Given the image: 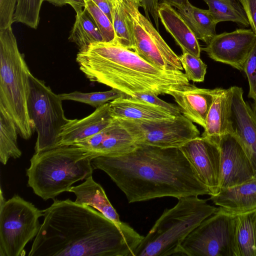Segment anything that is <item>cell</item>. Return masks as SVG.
Returning a JSON list of instances; mask_svg holds the SVG:
<instances>
[{"mask_svg":"<svg viewBox=\"0 0 256 256\" xmlns=\"http://www.w3.org/2000/svg\"><path fill=\"white\" fill-rule=\"evenodd\" d=\"M222 88H202L190 84L183 89L171 92L182 115L204 128L210 106Z\"/></svg>","mask_w":256,"mask_h":256,"instance_id":"17","label":"cell"},{"mask_svg":"<svg viewBox=\"0 0 256 256\" xmlns=\"http://www.w3.org/2000/svg\"><path fill=\"white\" fill-rule=\"evenodd\" d=\"M142 8L145 12L146 17L150 21V14L154 20L155 25L158 30L159 28V15L158 8L160 0H140Z\"/></svg>","mask_w":256,"mask_h":256,"instance_id":"37","label":"cell"},{"mask_svg":"<svg viewBox=\"0 0 256 256\" xmlns=\"http://www.w3.org/2000/svg\"><path fill=\"white\" fill-rule=\"evenodd\" d=\"M17 0H0V30L12 26Z\"/></svg>","mask_w":256,"mask_h":256,"instance_id":"35","label":"cell"},{"mask_svg":"<svg viewBox=\"0 0 256 256\" xmlns=\"http://www.w3.org/2000/svg\"><path fill=\"white\" fill-rule=\"evenodd\" d=\"M114 119L110 102H107L82 119L70 120L63 128L57 146L72 144L94 136L108 126Z\"/></svg>","mask_w":256,"mask_h":256,"instance_id":"18","label":"cell"},{"mask_svg":"<svg viewBox=\"0 0 256 256\" xmlns=\"http://www.w3.org/2000/svg\"><path fill=\"white\" fill-rule=\"evenodd\" d=\"M134 98L164 108L170 112L174 116H178L182 114L180 108L178 106L166 102L155 94L142 92L136 94Z\"/></svg>","mask_w":256,"mask_h":256,"instance_id":"36","label":"cell"},{"mask_svg":"<svg viewBox=\"0 0 256 256\" xmlns=\"http://www.w3.org/2000/svg\"><path fill=\"white\" fill-rule=\"evenodd\" d=\"M62 100L43 80L30 74L28 110L38 134L35 152L57 146L63 128L71 120L65 116Z\"/></svg>","mask_w":256,"mask_h":256,"instance_id":"8","label":"cell"},{"mask_svg":"<svg viewBox=\"0 0 256 256\" xmlns=\"http://www.w3.org/2000/svg\"><path fill=\"white\" fill-rule=\"evenodd\" d=\"M210 200L233 214L256 208V176L239 184L220 190Z\"/></svg>","mask_w":256,"mask_h":256,"instance_id":"21","label":"cell"},{"mask_svg":"<svg viewBox=\"0 0 256 256\" xmlns=\"http://www.w3.org/2000/svg\"><path fill=\"white\" fill-rule=\"evenodd\" d=\"M214 142L220 150V190L239 184L255 176L250 162L234 132L222 135Z\"/></svg>","mask_w":256,"mask_h":256,"instance_id":"14","label":"cell"},{"mask_svg":"<svg viewBox=\"0 0 256 256\" xmlns=\"http://www.w3.org/2000/svg\"><path fill=\"white\" fill-rule=\"evenodd\" d=\"M69 192L76 195L74 202L76 203L92 206L118 225L123 223L120 220L118 214L109 201L104 190L94 180L92 176L86 178L82 184L72 186Z\"/></svg>","mask_w":256,"mask_h":256,"instance_id":"23","label":"cell"},{"mask_svg":"<svg viewBox=\"0 0 256 256\" xmlns=\"http://www.w3.org/2000/svg\"><path fill=\"white\" fill-rule=\"evenodd\" d=\"M100 156L127 153L137 145L132 136L116 118L98 133L72 144Z\"/></svg>","mask_w":256,"mask_h":256,"instance_id":"16","label":"cell"},{"mask_svg":"<svg viewBox=\"0 0 256 256\" xmlns=\"http://www.w3.org/2000/svg\"><path fill=\"white\" fill-rule=\"evenodd\" d=\"M158 12L162 24L182 52L200 58L202 49L198 40L178 12L172 6L162 2L160 4Z\"/></svg>","mask_w":256,"mask_h":256,"instance_id":"20","label":"cell"},{"mask_svg":"<svg viewBox=\"0 0 256 256\" xmlns=\"http://www.w3.org/2000/svg\"><path fill=\"white\" fill-rule=\"evenodd\" d=\"M31 74L12 26L0 30V104L14 120L18 134L29 139L34 130L28 110Z\"/></svg>","mask_w":256,"mask_h":256,"instance_id":"6","label":"cell"},{"mask_svg":"<svg viewBox=\"0 0 256 256\" xmlns=\"http://www.w3.org/2000/svg\"><path fill=\"white\" fill-rule=\"evenodd\" d=\"M237 216L219 207L182 242L179 256H238Z\"/></svg>","mask_w":256,"mask_h":256,"instance_id":"7","label":"cell"},{"mask_svg":"<svg viewBox=\"0 0 256 256\" xmlns=\"http://www.w3.org/2000/svg\"><path fill=\"white\" fill-rule=\"evenodd\" d=\"M175 206L165 209L138 245L134 256H179L185 238L218 208L198 196L178 198Z\"/></svg>","mask_w":256,"mask_h":256,"instance_id":"5","label":"cell"},{"mask_svg":"<svg viewBox=\"0 0 256 256\" xmlns=\"http://www.w3.org/2000/svg\"><path fill=\"white\" fill-rule=\"evenodd\" d=\"M43 2V0H17L14 22H20L36 29L39 23Z\"/></svg>","mask_w":256,"mask_h":256,"instance_id":"31","label":"cell"},{"mask_svg":"<svg viewBox=\"0 0 256 256\" xmlns=\"http://www.w3.org/2000/svg\"><path fill=\"white\" fill-rule=\"evenodd\" d=\"M236 214L238 256H256V208Z\"/></svg>","mask_w":256,"mask_h":256,"instance_id":"26","label":"cell"},{"mask_svg":"<svg viewBox=\"0 0 256 256\" xmlns=\"http://www.w3.org/2000/svg\"><path fill=\"white\" fill-rule=\"evenodd\" d=\"M249 84L248 96L256 102V42L246 58L243 66Z\"/></svg>","mask_w":256,"mask_h":256,"instance_id":"34","label":"cell"},{"mask_svg":"<svg viewBox=\"0 0 256 256\" xmlns=\"http://www.w3.org/2000/svg\"><path fill=\"white\" fill-rule=\"evenodd\" d=\"M256 42V36L251 28H239L216 34L206 47L201 49L214 61L242 71Z\"/></svg>","mask_w":256,"mask_h":256,"instance_id":"13","label":"cell"},{"mask_svg":"<svg viewBox=\"0 0 256 256\" xmlns=\"http://www.w3.org/2000/svg\"><path fill=\"white\" fill-rule=\"evenodd\" d=\"M178 13L188 24L196 38L207 44L216 34L218 24L208 10H203L192 6L190 2Z\"/></svg>","mask_w":256,"mask_h":256,"instance_id":"24","label":"cell"},{"mask_svg":"<svg viewBox=\"0 0 256 256\" xmlns=\"http://www.w3.org/2000/svg\"><path fill=\"white\" fill-rule=\"evenodd\" d=\"M232 98L231 87L222 88L218 93L208 114L202 136L215 141L222 135L234 132Z\"/></svg>","mask_w":256,"mask_h":256,"instance_id":"19","label":"cell"},{"mask_svg":"<svg viewBox=\"0 0 256 256\" xmlns=\"http://www.w3.org/2000/svg\"><path fill=\"white\" fill-rule=\"evenodd\" d=\"M76 61L90 81L130 97L142 92L170 95L191 84L182 70L160 68L116 40L94 43L80 50Z\"/></svg>","mask_w":256,"mask_h":256,"instance_id":"3","label":"cell"},{"mask_svg":"<svg viewBox=\"0 0 256 256\" xmlns=\"http://www.w3.org/2000/svg\"><path fill=\"white\" fill-rule=\"evenodd\" d=\"M132 50L150 64L164 70H183L180 58L139 11L140 0H124Z\"/></svg>","mask_w":256,"mask_h":256,"instance_id":"10","label":"cell"},{"mask_svg":"<svg viewBox=\"0 0 256 256\" xmlns=\"http://www.w3.org/2000/svg\"><path fill=\"white\" fill-rule=\"evenodd\" d=\"M85 7L94 19L104 42L116 40V34L112 24L107 16L91 0L84 1Z\"/></svg>","mask_w":256,"mask_h":256,"instance_id":"33","label":"cell"},{"mask_svg":"<svg viewBox=\"0 0 256 256\" xmlns=\"http://www.w3.org/2000/svg\"><path fill=\"white\" fill-rule=\"evenodd\" d=\"M84 1L86 0H84ZM108 18L112 22V2L113 0H91Z\"/></svg>","mask_w":256,"mask_h":256,"instance_id":"40","label":"cell"},{"mask_svg":"<svg viewBox=\"0 0 256 256\" xmlns=\"http://www.w3.org/2000/svg\"><path fill=\"white\" fill-rule=\"evenodd\" d=\"M162 3L166 4L171 6H174L178 10L186 8L190 3L188 0H160Z\"/></svg>","mask_w":256,"mask_h":256,"instance_id":"41","label":"cell"},{"mask_svg":"<svg viewBox=\"0 0 256 256\" xmlns=\"http://www.w3.org/2000/svg\"><path fill=\"white\" fill-rule=\"evenodd\" d=\"M110 110L114 118L148 120L174 116L166 110L135 98H120L110 102Z\"/></svg>","mask_w":256,"mask_h":256,"instance_id":"22","label":"cell"},{"mask_svg":"<svg viewBox=\"0 0 256 256\" xmlns=\"http://www.w3.org/2000/svg\"><path fill=\"white\" fill-rule=\"evenodd\" d=\"M112 24L116 41L124 47L132 50V40L126 18L124 0H112Z\"/></svg>","mask_w":256,"mask_h":256,"instance_id":"29","label":"cell"},{"mask_svg":"<svg viewBox=\"0 0 256 256\" xmlns=\"http://www.w3.org/2000/svg\"><path fill=\"white\" fill-rule=\"evenodd\" d=\"M180 58L187 79L194 82H202L206 72L207 66L200 58L188 52H182Z\"/></svg>","mask_w":256,"mask_h":256,"instance_id":"32","label":"cell"},{"mask_svg":"<svg viewBox=\"0 0 256 256\" xmlns=\"http://www.w3.org/2000/svg\"><path fill=\"white\" fill-rule=\"evenodd\" d=\"M60 98L63 100H70L89 104L92 107L98 108L110 100H114L120 98L129 96L118 90L112 88L105 92H82L74 91L70 93L59 94Z\"/></svg>","mask_w":256,"mask_h":256,"instance_id":"30","label":"cell"},{"mask_svg":"<svg viewBox=\"0 0 256 256\" xmlns=\"http://www.w3.org/2000/svg\"><path fill=\"white\" fill-rule=\"evenodd\" d=\"M18 128L4 106L0 104V161L6 165L10 158H18L22 151L18 146Z\"/></svg>","mask_w":256,"mask_h":256,"instance_id":"25","label":"cell"},{"mask_svg":"<svg viewBox=\"0 0 256 256\" xmlns=\"http://www.w3.org/2000/svg\"><path fill=\"white\" fill-rule=\"evenodd\" d=\"M206 186L210 196L220 190V150L218 144L206 137L198 136L180 148Z\"/></svg>","mask_w":256,"mask_h":256,"instance_id":"12","label":"cell"},{"mask_svg":"<svg viewBox=\"0 0 256 256\" xmlns=\"http://www.w3.org/2000/svg\"><path fill=\"white\" fill-rule=\"evenodd\" d=\"M43 212L29 256H134L144 236L70 199H54Z\"/></svg>","mask_w":256,"mask_h":256,"instance_id":"1","label":"cell"},{"mask_svg":"<svg viewBox=\"0 0 256 256\" xmlns=\"http://www.w3.org/2000/svg\"><path fill=\"white\" fill-rule=\"evenodd\" d=\"M68 39L75 43L80 50L94 43L104 42L94 19L86 7L76 13Z\"/></svg>","mask_w":256,"mask_h":256,"instance_id":"27","label":"cell"},{"mask_svg":"<svg viewBox=\"0 0 256 256\" xmlns=\"http://www.w3.org/2000/svg\"><path fill=\"white\" fill-rule=\"evenodd\" d=\"M92 164L110 178L129 203L166 196H210L180 148L137 144L124 154L96 156Z\"/></svg>","mask_w":256,"mask_h":256,"instance_id":"2","label":"cell"},{"mask_svg":"<svg viewBox=\"0 0 256 256\" xmlns=\"http://www.w3.org/2000/svg\"><path fill=\"white\" fill-rule=\"evenodd\" d=\"M232 121L234 133L244 148L256 176V121L245 102L241 87L231 86Z\"/></svg>","mask_w":256,"mask_h":256,"instance_id":"15","label":"cell"},{"mask_svg":"<svg viewBox=\"0 0 256 256\" xmlns=\"http://www.w3.org/2000/svg\"><path fill=\"white\" fill-rule=\"evenodd\" d=\"M43 1L48 2L56 6L70 4L76 13L82 10V8L85 7V2L84 0H43Z\"/></svg>","mask_w":256,"mask_h":256,"instance_id":"39","label":"cell"},{"mask_svg":"<svg viewBox=\"0 0 256 256\" xmlns=\"http://www.w3.org/2000/svg\"><path fill=\"white\" fill-rule=\"evenodd\" d=\"M43 216V210L17 194L6 200L1 190L0 256H25V246L38 234Z\"/></svg>","mask_w":256,"mask_h":256,"instance_id":"9","label":"cell"},{"mask_svg":"<svg viewBox=\"0 0 256 256\" xmlns=\"http://www.w3.org/2000/svg\"><path fill=\"white\" fill-rule=\"evenodd\" d=\"M242 6L250 26L256 36V0H238Z\"/></svg>","mask_w":256,"mask_h":256,"instance_id":"38","label":"cell"},{"mask_svg":"<svg viewBox=\"0 0 256 256\" xmlns=\"http://www.w3.org/2000/svg\"><path fill=\"white\" fill-rule=\"evenodd\" d=\"M116 119L137 144L180 148L200 136V132L193 122L182 114L170 118L148 120Z\"/></svg>","mask_w":256,"mask_h":256,"instance_id":"11","label":"cell"},{"mask_svg":"<svg viewBox=\"0 0 256 256\" xmlns=\"http://www.w3.org/2000/svg\"><path fill=\"white\" fill-rule=\"evenodd\" d=\"M217 24L230 21L248 27L250 23L246 12L238 0H203Z\"/></svg>","mask_w":256,"mask_h":256,"instance_id":"28","label":"cell"},{"mask_svg":"<svg viewBox=\"0 0 256 256\" xmlns=\"http://www.w3.org/2000/svg\"><path fill=\"white\" fill-rule=\"evenodd\" d=\"M252 114L254 116V117L256 121V102H254L253 104V106L252 108Z\"/></svg>","mask_w":256,"mask_h":256,"instance_id":"42","label":"cell"},{"mask_svg":"<svg viewBox=\"0 0 256 256\" xmlns=\"http://www.w3.org/2000/svg\"><path fill=\"white\" fill-rule=\"evenodd\" d=\"M98 156L74 144L35 152L26 170L28 186L44 200L68 192L75 182L92 176V160Z\"/></svg>","mask_w":256,"mask_h":256,"instance_id":"4","label":"cell"}]
</instances>
